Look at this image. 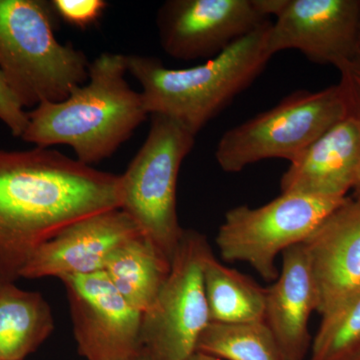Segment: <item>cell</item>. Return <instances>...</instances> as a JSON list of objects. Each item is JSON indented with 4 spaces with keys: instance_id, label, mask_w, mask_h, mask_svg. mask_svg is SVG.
<instances>
[{
    "instance_id": "cell-1",
    "label": "cell",
    "mask_w": 360,
    "mask_h": 360,
    "mask_svg": "<svg viewBox=\"0 0 360 360\" xmlns=\"http://www.w3.org/2000/svg\"><path fill=\"white\" fill-rule=\"evenodd\" d=\"M116 208L120 175L51 148L0 149V281L15 283L32 253L68 225Z\"/></svg>"
},
{
    "instance_id": "cell-2",
    "label": "cell",
    "mask_w": 360,
    "mask_h": 360,
    "mask_svg": "<svg viewBox=\"0 0 360 360\" xmlns=\"http://www.w3.org/2000/svg\"><path fill=\"white\" fill-rule=\"evenodd\" d=\"M127 56L103 52L91 61L86 84L59 103H44L28 112L20 137L39 148L71 146L77 160L96 165L115 155L149 115L141 92L125 79Z\"/></svg>"
},
{
    "instance_id": "cell-3",
    "label": "cell",
    "mask_w": 360,
    "mask_h": 360,
    "mask_svg": "<svg viewBox=\"0 0 360 360\" xmlns=\"http://www.w3.org/2000/svg\"><path fill=\"white\" fill-rule=\"evenodd\" d=\"M270 25L267 21L193 68L174 70L156 58L125 56L127 72L141 84L149 115L168 116L198 134L266 68L272 58L266 46Z\"/></svg>"
},
{
    "instance_id": "cell-4",
    "label": "cell",
    "mask_w": 360,
    "mask_h": 360,
    "mask_svg": "<svg viewBox=\"0 0 360 360\" xmlns=\"http://www.w3.org/2000/svg\"><path fill=\"white\" fill-rule=\"evenodd\" d=\"M56 15L46 0H0V70L25 108L59 103L89 80L82 51L56 39Z\"/></svg>"
},
{
    "instance_id": "cell-5",
    "label": "cell",
    "mask_w": 360,
    "mask_h": 360,
    "mask_svg": "<svg viewBox=\"0 0 360 360\" xmlns=\"http://www.w3.org/2000/svg\"><path fill=\"white\" fill-rule=\"evenodd\" d=\"M195 136L168 116L151 115L146 141L120 175V210L170 264L184 231L177 217V179Z\"/></svg>"
},
{
    "instance_id": "cell-6",
    "label": "cell",
    "mask_w": 360,
    "mask_h": 360,
    "mask_svg": "<svg viewBox=\"0 0 360 360\" xmlns=\"http://www.w3.org/2000/svg\"><path fill=\"white\" fill-rule=\"evenodd\" d=\"M347 115V99L340 84L319 91L298 90L274 108L225 132L215 158L229 174L243 172L269 158L292 162Z\"/></svg>"
},
{
    "instance_id": "cell-7",
    "label": "cell",
    "mask_w": 360,
    "mask_h": 360,
    "mask_svg": "<svg viewBox=\"0 0 360 360\" xmlns=\"http://www.w3.org/2000/svg\"><path fill=\"white\" fill-rule=\"evenodd\" d=\"M347 198L281 193L259 207L232 208L215 238L220 257L225 262H245L264 281H274L279 253L304 243Z\"/></svg>"
},
{
    "instance_id": "cell-8",
    "label": "cell",
    "mask_w": 360,
    "mask_h": 360,
    "mask_svg": "<svg viewBox=\"0 0 360 360\" xmlns=\"http://www.w3.org/2000/svg\"><path fill=\"white\" fill-rule=\"evenodd\" d=\"M212 250L207 239L184 229L169 274L153 307L142 314L141 347L153 360H187L210 323L203 269Z\"/></svg>"
},
{
    "instance_id": "cell-9",
    "label": "cell",
    "mask_w": 360,
    "mask_h": 360,
    "mask_svg": "<svg viewBox=\"0 0 360 360\" xmlns=\"http://www.w3.org/2000/svg\"><path fill=\"white\" fill-rule=\"evenodd\" d=\"M269 18L259 0H167L156 25L165 53L187 61L214 58Z\"/></svg>"
},
{
    "instance_id": "cell-10",
    "label": "cell",
    "mask_w": 360,
    "mask_h": 360,
    "mask_svg": "<svg viewBox=\"0 0 360 360\" xmlns=\"http://www.w3.org/2000/svg\"><path fill=\"white\" fill-rule=\"evenodd\" d=\"M59 279L68 295L78 354L86 360H125L141 352L142 314L104 270Z\"/></svg>"
},
{
    "instance_id": "cell-11",
    "label": "cell",
    "mask_w": 360,
    "mask_h": 360,
    "mask_svg": "<svg viewBox=\"0 0 360 360\" xmlns=\"http://www.w3.org/2000/svg\"><path fill=\"white\" fill-rule=\"evenodd\" d=\"M267 51L297 49L310 61L338 66L359 53V0H283Z\"/></svg>"
},
{
    "instance_id": "cell-12",
    "label": "cell",
    "mask_w": 360,
    "mask_h": 360,
    "mask_svg": "<svg viewBox=\"0 0 360 360\" xmlns=\"http://www.w3.org/2000/svg\"><path fill=\"white\" fill-rule=\"evenodd\" d=\"M141 234L120 208L90 215L42 243L21 270L20 278H61L101 271L118 248Z\"/></svg>"
},
{
    "instance_id": "cell-13",
    "label": "cell",
    "mask_w": 360,
    "mask_h": 360,
    "mask_svg": "<svg viewBox=\"0 0 360 360\" xmlns=\"http://www.w3.org/2000/svg\"><path fill=\"white\" fill-rule=\"evenodd\" d=\"M324 315L360 293V201L348 198L303 243Z\"/></svg>"
},
{
    "instance_id": "cell-14",
    "label": "cell",
    "mask_w": 360,
    "mask_h": 360,
    "mask_svg": "<svg viewBox=\"0 0 360 360\" xmlns=\"http://www.w3.org/2000/svg\"><path fill=\"white\" fill-rule=\"evenodd\" d=\"M319 305L309 255L303 243L283 253V267L265 288L264 321L276 338L283 360H305L311 347L309 321Z\"/></svg>"
},
{
    "instance_id": "cell-15",
    "label": "cell",
    "mask_w": 360,
    "mask_h": 360,
    "mask_svg": "<svg viewBox=\"0 0 360 360\" xmlns=\"http://www.w3.org/2000/svg\"><path fill=\"white\" fill-rule=\"evenodd\" d=\"M359 172V125L347 115L290 162L281 179V193L347 198Z\"/></svg>"
},
{
    "instance_id": "cell-16",
    "label": "cell",
    "mask_w": 360,
    "mask_h": 360,
    "mask_svg": "<svg viewBox=\"0 0 360 360\" xmlns=\"http://www.w3.org/2000/svg\"><path fill=\"white\" fill-rule=\"evenodd\" d=\"M53 330V315L41 293L0 281V360H25Z\"/></svg>"
},
{
    "instance_id": "cell-17",
    "label": "cell",
    "mask_w": 360,
    "mask_h": 360,
    "mask_svg": "<svg viewBox=\"0 0 360 360\" xmlns=\"http://www.w3.org/2000/svg\"><path fill=\"white\" fill-rule=\"evenodd\" d=\"M170 264L141 234L118 248L103 270L127 302L143 314L155 303L169 274Z\"/></svg>"
},
{
    "instance_id": "cell-18",
    "label": "cell",
    "mask_w": 360,
    "mask_h": 360,
    "mask_svg": "<svg viewBox=\"0 0 360 360\" xmlns=\"http://www.w3.org/2000/svg\"><path fill=\"white\" fill-rule=\"evenodd\" d=\"M203 284L210 322L264 321V288L245 274L220 264L213 253L205 262Z\"/></svg>"
},
{
    "instance_id": "cell-19",
    "label": "cell",
    "mask_w": 360,
    "mask_h": 360,
    "mask_svg": "<svg viewBox=\"0 0 360 360\" xmlns=\"http://www.w3.org/2000/svg\"><path fill=\"white\" fill-rule=\"evenodd\" d=\"M195 352L220 360H283L266 322H210L196 345Z\"/></svg>"
},
{
    "instance_id": "cell-20",
    "label": "cell",
    "mask_w": 360,
    "mask_h": 360,
    "mask_svg": "<svg viewBox=\"0 0 360 360\" xmlns=\"http://www.w3.org/2000/svg\"><path fill=\"white\" fill-rule=\"evenodd\" d=\"M309 360H347L360 350V293L322 315Z\"/></svg>"
},
{
    "instance_id": "cell-21",
    "label": "cell",
    "mask_w": 360,
    "mask_h": 360,
    "mask_svg": "<svg viewBox=\"0 0 360 360\" xmlns=\"http://www.w3.org/2000/svg\"><path fill=\"white\" fill-rule=\"evenodd\" d=\"M56 15L78 28L94 25L108 7L104 0H51Z\"/></svg>"
},
{
    "instance_id": "cell-22",
    "label": "cell",
    "mask_w": 360,
    "mask_h": 360,
    "mask_svg": "<svg viewBox=\"0 0 360 360\" xmlns=\"http://www.w3.org/2000/svg\"><path fill=\"white\" fill-rule=\"evenodd\" d=\"M340 72V84L345 92L348 115L352 116L360 129V53L336 66ZM354 200L360 201V172L354 187Z\"/></svg>"
},
{
    "instance_id": "cell-23",
    "label": "cell",
    "mask_w": 360,
    "mask_h": 360,
    "mask_svg": "<svg viewBox=\"0 0 360 360\" xmlns=\"http://www.w3.org/2000/svg\"><path fill=\"white\" fill-rule=\"evenodd\" d=\"M0 122L4 123L13 136L21 137L27 127L28 112L7 84L0 70Z\"/></svg>"
},
{
    "instance_id": "cell-24",
    "label": "cell",
    "mask_w": 360,
    "mask_h": 360,
    "mask_svg": "<svg viewBox=\"0 0 360 360\" xmlns=\"http://www.w3.org/2000/svg\"><path fill=\"white\" fill-rule=\"evenodd\" d=\"M125 360H153L151 359L150 355L148 354V352H146V349H142L141 352H137L136 354L132 355L131 357Z\"/></svg>"
},
{
    "instance_id": "cell-25",
    "label": "cell",
    "mask_w": 360,
    "mask_h": 360,
    "mask_svg": "<svg viewBox=\"0 0 360 360\" xmlns=\"http://www.w3.org/2000/svg\"><path fill=\"white\" fill-rule=\"evenodd\" d=\"M187 360H220L215 359V357L210 356V355H206L200 354V352H194L191 357Z\"/></svg>"
},
{
    "instance_id": "cell-26",
    "label": "cell",
    "mask_w": 360,
    "mask_h": 360,
    "mask_svg": "<svg viewBox=\"0 0 360 360\" xmlns=\"http://www.w3.org/2000/svg\"><path fill=\"white\" fill-rule=\"evenodd\" d=\"M347 360H360V350L359 352H356L354 355H352L350 359H348Z\"/></svg>"
},
{
    "instance_id": "cell-27",
    "label": "cell",
    "mask_w": 360,
    "mask_h": 360,
    "mask_svg": "<svg viewBox=\"0 0 360 360\" xmlns=\"http://www.w3.org/2000/svg\"><path fill=\"white\" fill-rule=\"evenodd\" d=\"M359 53H360V20H359Z\"/></svg>"
}]
</instances>
